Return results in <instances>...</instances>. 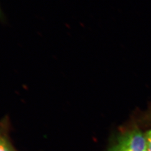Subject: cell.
Listing matches in <instances>:
<instances>
[{"label": "cell", "instance_id": "7a4b0ae2", "mask_svg": "<svg viewBox=\"0 0 151 151\" xmlns=\"http://www.w3.org/2000/svg\"><path fill=\"white\" fill-rule=\"evenodd\" d=\"M0 151H12L5 140L1 136H0Z\"/></svg>", "mask_w": 151, "mask_h": 151}, {"label": "cell", "instance_id": "6da1fadb", "mask_svg": "<svg viewBox=\"0 0 151 151\" xmlns=\"http://www.w3.org/2000/svg\"><path fill=\"white\" fill-rule=\"evenodd\" d=\"M109 151H147L145 132L137 128L126 131Z\"/></svg>", "mask_w": 151, "mask_h": 151}, {"label": "cell", "instance_id": "3957f363", "mask_svg": "<svg viewBox=\"0 0 151 151\" xmlns=\"http://www.w3.org/2000/svg\"><path fill=\"white\" fill-rule=\"evenodd\" d=\"M146 141H147V151H151V128L145 132Z\"/></svg>", "mask_w": 151, "mask_h": 151}]
</instances>
